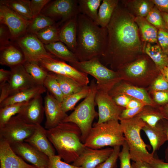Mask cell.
I'll return each mask as SVG.
<instances>
[{"mask_svg":"<svg viewBox=\"0 0 168 168\" xmlns=\"http://www.w3.org/2000/svg\"><path fill=\"white\" fill-rule=\"evenodd\" d=\"M36 125L27 124L17 115L0 127V138L10 144L24 141L34 132Z\"/></svg>","mask_w":168,"mask_h":168,"instance_id":"30bf717a","label":"cell"},{"mask_svg":"<svg viewBox=\"0 0 168 168\" xmlns=\"http://www.w3.org/2000/svg\"><path fill=\"white\" fill-rule=\"evenodd\" d=\"M29 0H1L0 4L4 5L15 12L26 20L33 19Z\"/></svg>","mask_w":168,"mask_h":168,"instance_id":"1f68e13d","label":"cell"},{"mask_svg":"<svg viewBox=\"0 0 168 168\" xmlns=\"http://www.w3.org/2000/svg\"><path fill=\"white\" fill-rule=\"evenodd\" d=\"M41 95L28 102L17 115L26 123L33 125L41 124L44 114Z\"/></svg>","mask_w":168,"mask_h":168,"instance_id":"ffe728a7","label":"cell"},{"mask_svg":"<svg viewBox=\"0 0 168 168\" xmlns=\"http://www.w3.org/2000/svg\"><path fill=\"white\" fill-rule=\"evenodd\" d=\"M108 93L112 97L119 94H126L138 100L146 106L159 107L144 88L129 84L122 80L116 84Z\"/></svg>","mask_w":168,"mask_h":168,"instance_id":"d6986e66","label":"cell"},{"mask_svg":"<svg viewBox=\"0 0 168 168\" xmlns=\"http://www.w3.org/2000/svg\"><path fill=\"white\" fill-rule=\"evenodd\" d=\"M31 21L6 6L0 4V23L8 28L13 40H16L26 33Z\"/></svg>","mask_w":168,"mask_h":168,"instance_id":"9a60e30c","label":"cell"},{"mask_svg":"<svg viewBox=\"0 0 168 168\" xmlns=\"http://www.w3.org/2000/svg\"><path fill=\"white\" fill-rule=\"evenodd\" d=\"M153 101L159 106L168 103V91H152Z\"/></svg>","mask_w":168,"mask_h":168,"instance_id":"f907efd6","label":"cell"},{"mask_svg":"<svg viewBox=\"0 0 168 168\" xmlns=\"http://www.w3.org/2000/svg\"><path fill=\"white\" fill-rule=\"evenodd\" d=\"M47 168V167H46V168Z\"/></svg>","mask_w":168,"mask_h":168,"instance_id":"03108f58","label":"cell"},{"mask_svg":"<svg viewBox=\"0 0 168 168\" xmlns=\"http://www.w3.org/2000/svg\"><path fill=\"white\" fill-rule=\"evenodd\" d=\"M46 91L44 86L36 85L9 96L0 103V108L11 104L28 102Z\"/></svg>","mask_w":168,"mask_h":168,"instance_id":"484cf974","label":"cell"},{"mask_svg":"<svg viewBox=\"0 0 168 168\" xmlns=\"http://www.w3.org/2000/svg\"><path fill=\"white\" fill-rule=\"evenodd\" d=\"M166 120V131L167 135V139L168 141V121ZM165 157L166 161L168 162V146L167 147V148L165 152Z\"/></svg>","mask_w":168,"mask_h":168,"instance_id":"6125c7cd","label":"cell"},{"mask_svg":"<svg viewBox=\"0 0 168 168\" xmlns=\"http://www.w3.org/2000/svg\"><path fill=\"white\" fill-rule=\"evenodd\" d=\"M10 68L11 75L9 81L0 85V103L11 96L38 85L27 72L23 64Z\"/></svg>","mask_w":168,"mask_h":168,"instance_id":"9c48e42d","label":"cell"},{"mask_svg":"<svg viewBox=\"0 0 168 168\" xmlns=\"http://www.w3.org/2000/svg\"><path fill=\"white\" fill-rule=\"evenodd\" d=\"M46 49L58 58L69 64L79 61L75 54L60 41L44 45Z\"/></svg>","mask_w":168,"mask_h":168,"instance_id":"f1b7e54d","label":"cell"},{"mask_svg":"<svg viewBox=\"0 0 168 168\" xmlns=\"http://www.w3.org/2000/svg\"><path fill=\"white\" fill-rule=\"evenodd\" d=\"M23 65L27 72L38 85H43L49 72L43 68L38 62L26 61Z\"/></svg>","mask_w":168,"mask_h":168,"instance_id":"e575fe53","label":"cell"},{"mask_svg":"<svg viewBox=\"0 0 168 168\" xmlns=\"http://www.w3.org/2000/svg\"><path fill=\"white\" fill-rule=\"evenodd\" d=\"M79 13L77 0H55L50 1L41 13L50 17L55 22L59 21V23L57 24L58 26L77 16Z\"/></svg>","mask_w":168,"mask_h":168,"instance_id":"8fae6325","label":"cell"},{"mask_svg":"<svg viewBox=\"0 0 168 168\" xmlns=\"http://www.w3.org/2000/svg\"><path fill=\"white\" fill-rule=\"evenodd\" d=\"M119 1L118 0H102L98 11L99 26L103 28L106 27Z\"/></svg>","mask_w":168,"mask_h":168,"instance_id":"4dcf8cb0","label":"cell"},{"mask_svg":"<svg viewBox=\"0 0 168 168\" xmlns=\"http://www.w3.org/2000/svg\"><path fill=\"white\" fill-rule=\"evenodd\" d=\"M24 142L32 145L48 157L55 155V149L47 137L46 129L41 124L36 125L34 132Z\"/></svg>","mask_w":168,"mask_h":168,"instance_id":"7402d4cb","label":"cell"},{"mask_svg":"<svg viewBox=\"0 0 168 168\" xmlns=\"http://www.w3.org/2000/svg\"><path fill=\"white\" fill-rule=\"evenodd\" d=\"M125 141L123 130L118 120L95 123L84 144L86 147L100 149L105 147L122 146Z\"/></svg>","mask_w":168,"mask_h":168,"instance_id":"8992f818","label":"cell"},{"mask_svg":"<svg viewBox=\"0 0 168 168\" xmlns=\"http://www.w3.org/2000/svg\"><path fill=\"white\" fill-rule=\"evenodd\" d=\"M135 18L119 3L106 27L107 46L99 60L105 66L110 65L113 70L116 71L144 54L146 43L142 39Z\"/></svg>","mask_w":168,"mask_h":168,"instance_id":"6da1fadb","label":"cell"},{"mask_svg":"<svg viewBox=\"0 0 168 168\" xmlns=\"http://www.w3.org/2000/svg\"><path fill=\"white\" fill-rule=\"evenodd\" d=\"M44 114L46 117L44 128L47 130L53 128L63 122L68 116L63 110L61 103L48 91L44 98Z\"/></svg>","mask_w":168,"mask_h":168,"instance_id":"e0dca14e","label":"cell"},{"mask_svg":"<svg viewBox=\"0 0 168 168\" xmlns=\"http://www.w3.org/2000/svg\"><path fill=\"white\" fill-rule=\"evenodd\" d=\"M122 80L136 86L151 85L160 73L150 57L144 53L135 60L119 68Z\"/></svg>","mask_w":168,"mask_h":168,"instance_id":"277c9868","label":"cell"},{"mask_svg":"<svg viewBox=\"0 0 168 168\" xmlns=\"http://www.w3.org/2000/svg\"><path fill=\"white\" fill-rule=\"evenodd\" d=\"M77 16L64 23L60 29L59 34L60 41L65 44L74 53L77 45Z\"/></svg>","mask_w":168,"mask_h":168,"instance_id":"d4e9b609","label":"cell"},{"mask_svg":"<svg viewBox=\"0 0 168 168\" xmlns=\"http://www.w3.org/2000/svg\"><path fill=\"white\" fill-rule=\"evenodd\" d=\"M113 148L95 149L87 147L72 165L82 168H95L110 155Z\"/></svg>","mask_w":168,"mask_h":168,"instance_id":"ac0fdd59","label":"cell"},{"mask_svg":"<svg viewBox=\"0 0 168 168\" xmlns=\"http://www.w3.org/2000/svg\"><path fill=\"white\" fill-rule=\"evenodd\" d=\"M106 27L97 25L86 16L79 13L77 19V45L74 53L79 61L100 58L107 46Z\"/></svg>","mask_w":168,"mask_h":168,"instance_id":"7a4b0ae2","label":"cell"},{"mask_svg":"<svg viewBox=\"0 0 168 168\" xmlns=\"http://www.w3.org/2000/svg\"><path fill=\"white\" fill-rule=\"evenodd\" d=\"M155 5L161 12L168 14V0H152Z\"/></svg>","mask_w":168,"mask_h":168,"instance_id":"db71d44e","label":"cell"},{"mask_svg":"<svg viewBox=\"0 0 168 168\" xmlns=\"http://www.w3.org/2000/svg\"><path fill=\"white\" fill-rule=\"evenodd\" d=\"M26 61L24 55L16 43L12 42L0 48V64L10 67L23 64Z\"/></svg>","mask_w":168,"mask_h":168,"instance_id":"cb8c5ba5","label":"cell"},{"mask_svg":"<svg viewBox=\"0 0 168 168\" xmlns=\"http://www.w3.org/2000/svg\"><path fill=\"white\" fill-rule=\"evenodd\" d=\"M163 119L160 121L154 127L146 124L142 130L145 132L152 147V153L159 149L165 142L168 140L166 122Z\"/></svg>","mask_w":168,"mask_h":168,"instance_id":"603a6c76","label":"cell"},{"mask_svg":"<svg viewBox=\"0 0 168 168\" xmlns=\"http://www.w3.org/2000/svg\"><path fill=\"white\" fill-rule=\"evenodd\" d=\"M55 74L63 95L64 98L80 91L85 86L71 77Z\"/></svg>","mask_w":168,"mask_h":168,"instance_id":"836d02e7","label":"cell"},{"mask_svg":"<svg viewBox=\"0 0 168 168\" xmlns=\"http://www.w3.org/2000/svg\"><path fill=\"white\" fill-rule=\"evenodd\" d=\"M90 89V85L86 86L80 91L64 98L61 103L63 111L66 113L72 110L80 100L85 98L87 96Z\"/></svg>","mask_w":168,"mask_h":168,"instance_id":"8d00e7d4","label":"cell"},{"mask_svg":"<svg viewBox=\"0 0 168 168\" xmlns=\"http://www.w3.org/2000/svg\"><path fill=\"white\" fill-rule=\"evenodd\" d=\"M112 98L114 101L118 105L125 108L129 102L133 97L126 94H121Z\"/></svg>","mask_w":168,"mask_h":168,"instance_id":"f5cc1de1","label":"cell"},{"mask_svg":"<svg viewBox=\"0 0 168 168\" xmlns=\"http://www.w3.org/2000/svg\"><path fill=\"white\" fill-rule=\"evenodd\" d=\"M122 5L132 15L145 17L155 5L152 0H122Z\"/></svg>","mask_w":168,"mask_h":168,"instance_id":"4316f807","label":"cell"},{"mask_svg":"<svg viewBox=\"0 0 168 168\" xmlns=\"http://www.w3.org/2000/svg\"><path fill=\"white\" fill-rule=\"evenodd\" d=\"M15 41L23 52L26 61L38 62L43 58L55 57L47 51L35 35L26 33Z\"/></svg>","mask_w":168,"mask_h":168,"instance_id":"4fadbf2b","label":"cell"},{"mask_svg":"<svg viewBox=\"0 0 168 168\" xmlns=\"http://www.w3.org/2000/svg\"><path fill=\"white\" fill-rule=\"evenodd\" d=\"M140 119L149 125L154 127L161 119L163 116L159 108L145 106L137 115Z\"/></svg>","mask_w":168,"mask_h":168,"instance_id":"d590c367","label":"cell"},{"mask_svg":"<svg viewBox=\"0 0 168 168\" xmlns=\"http://www.w3.org/2000/svg\"><path fill=\"white\" fill-rule=\"evenodd\" d=\"M11 33L7 27L0 23V48L12 42Z\"/></svg>","mask_w":168,"mask_h":168,"instance_id":"7dc6e473","label":"cell"},{"mask_svg":"<svg viewBox=\"0 0 168 168\" xmlns=\"http://www.w3.org/2000/svg\"><path fill=\"white\" fill-rule=\"evenodd\" d=\"M28 102L16 103L0 108V127L15 115L20 113Z\"/></svg>","mask_w":168,"mask_h":168,"instance_id":"60d3db41","label":"cell"},{"mask_svg":"<svg viewBox=\"0 0 168 168\" xmlns=\"http://www.w3.org/2000/svg\"><path fill=\"white\" fill-rule=\"evenodd\" d=\"M150 164L153 168H168V162H165L157 158H154Z\"/></svg>","mask_w":168,"mask_h":168,"instance_id":"9f6ffc18","label":"cell"},{"mask_svg":"<svg viewBox=\"0 0 168 168\" xmlns=\"http://www.w3.org/2000/svg\"><path fill=\"white\" fill-rule=\"evenodd\" d=\"M120 146L113 147V150L110 156L95 168H116L117 161L120 151Z\"/></svg>","mask_w":168,"mask_h":168,"instance_id":"7bdbcfd3","label":"cell"},{"mask_svg":"<svg viewBox=\"0 0 168 168\" xmlns=\"http://www.w3.org/2000/svg\"><path fill=\"white\" fill-rule=\"evenodd\" d=\"M145 18L149 23L158 29L166 28L161 12L155 5Z\"/></svg>","mask_w":168,"mask_h":168,"instance_id":"b9f144b4","label":"cell"},{"mask_svg":"<svg viewBox=\"0 0 168 168\" xmlns=\"http://www.w3.org/2000/svg\"><path fill=\"white\" fill-rule=\"evenodd\" d=\"M160 73L162 74L165 79L168 82V66L161 70Z\"/></svg>","mask_w":168,"mask_h":168,"instance_id":"94428289","label":"cell"},{"mask_svg":"<svg viewBox=\"0 0 168 168\" xmlns=\"http://www.w3.org/2000/svg\"><path fill=\"white\" fill-rule=\"evenodd\" d=\"M38 63L47 72L71 77L83 86L88 85L89 83L87 74L78 70L56 57L43 58L39 61Z\"/></svg>","mask_w":168,"mask_h":168,"instance_id":"7c38bea8","label":"cell"},{"mask_svg":"<svg viewBox=\"0 0 168 168\" xmlns=\"http://www.w3.org/2000/svg\"><path fill=\"white\" fill-rule=\"evenodd\" d=\"M145 106H142L133 109H124L121 112L119 118L120 119H127L133 118L137 115Z\"/></svg>","mask_w":168,"mask_h":168,"instance_id":"816d5d0a","label":"cell"},{"mask_svg":"<svg viewBox=\"0 0 168 168\" xmlns=\"http://www.w3.org/2000/svg\"><path fill=\"white\" fill-rule=\"evenodd\" d=\"M69 64L78 70L94 77L96 80L98 90L108 93L116 84L122 80L117 71L108 68L98 58L85 61H77Z\"/></svg>","mask_w":168,"mask_h":168,"instance_id":"ba28073f","label":"cell"},{"mask_svg":"<svg viewBox=\"0 0 168 168\" xmlns=\"http://www.w3.org/2000/svg\"><path fill=\"white\" fill-rule=\"evenodd\" d=\"M43 86L49 93L61 103L64 96L54 73L49 72Z\"/></svg>","mask_w":168,"mask_h":168,"instance_id":"ab89813d","label":"cell"},{"mask_svg":"<svg viewBox=\"0 0 168 168\" xmlns=\"http://www.w3.org/2000/svg\"><path fill=\"white\" fill-rule=\"evenodd\" d=\"M152 91H168V82L160 73L151 85Z\"/></svg>","mask_w":168,"mask_h":168,"instance_id":"bcb514c9","label":"cell"},{"mask_svg":"<svg viewBox=\"0 0 168 168\" xmlns=\"http://www.w3.org/2000/svg\"><path fill=\"white\" fill-rule=\"evenodd\" d=\"M46 132L58 155L68 163L74 162L86 147L81 141L80 130L74 123L63 122Z\"/></svg>","mask_w":168,"mask_h":168,"instance_id":"3957f363","label":"cell"},{"mask_svg":"<svg viewBox=\"0 0 168 168\" xmlns=\"http://www.w3.org/2000/svg\"><path fill=\"white\" fill-rule=\"evenodd\" d=\"M10 145L14 152L24 161L37 168L47 167L49 157L32 145L24 141Z\"/></svg>","mask_w":168,"mask_h":168,"instance_id":"2e32d148","label":"cell"},{"mask_svg":"<svg viewBox=\"0 0 168 168\" xmlns=\"http://www.w3.org/2000/svg\"><path fill=\"white\" fill-rule=\"evenodd\" d=\"M119 155L120 161V168H131V160L128 146L125 141Z\"/></svg>","mask_w":168,"mask_h":168,"instance_id":"f6af8a7d","label":"cell"},{"mask_svg":"<svg viewBox=\"0 0 168 168\" xmlns=\"http://www.w3.org/2000/svg\"><path fill=\"white\" fill-rule=\"evenodd\" d=\"M157 39L158 44L167 54L168 52V29L166 28L158 29Z\"/></svg>","mask_w":168,"mask_h":168,"instance_id":"c3c4849f","label":"cell"},{"mask_svg":"<svg viewBox=\"0 0 168 168\" xmlns=\"http://www.w3.org/2000/svg\"><path fill=\"white\" fill-rule=\"evenodd\" d=\"M89 85L90 89L87 96L63 121L72 123L78 126L81 131V141L83 143L92 127L94 119L98 116V113L95 109L96 105L95 97L97 89L94 79L91 80Z\"/></svg>","mask_w":168,"mask_h":168,"instance_id":"52a82bcc","label":"cell"},{"mask_svg":"<svg viewBox=\"0 0 168 168\" xmlns=\"http://www.w3.org/2000/svg\"><path fill=\"white\" fill-rule=\"evenodd\" d=\"M59 29L56 24L44 28L35 35L44 45L60 41Z\"/></svg>","mask_w":168,"mask_h":168,"instance_id":"74e56055","label":"cell"},{"mask_svg":"<svg viewBox=\"0 0 168 168\" xmlns=\"http://www.w3.org/2000/svg\"><path fill=\"white\" fill-rule=\"evenodd\" d=\"M95 100L98 108L97 123L112 120H119L120 115L125 108L118 105L108 92L97 90Z\"/></svg>","mask_w":168,"mask_h":168,"instance_id":"5bb4252c","label":"cell"},{"mask_svg":"<svg viewBox=\"0 0 168 168\" xmlns=\"http://www.w3.org/2000/svg\"><path fill=\"white\" fill-rule=\"evenodd\" d=\"M167 56H168V52L167 53Z\"/></svg>","mask_w":168,"mask_h":168,"instance_id":"e7e4bbea","label":"cell"},{"mask_svg":"<svg viewBox=\"0 0 168 168\" xmlns=\"http://www.w3.org/2000/svg\"><path fill=\"white\" fill-rule=\"evenodd\" d=\"M135 21L138 26L142 40L152 44H158V29L149 23L145 17H136Z\"/></svg>","mask_w":168,"mask_h":168,"instance_id":"f546056e","label":"cell"},{"mask_svg":"<svg viewBox=\"0 0 168 168\" xmlns=\"http://www.w3.org/2000/svg\"><path fill=\"white\" fill-rule=\"evenodd\" d=\"M61 158L58 155L49 157L47 168H82L75 166L63 161Z\"/></svg>","mask_w":168,"mask_h":168,"instance_id":"ee69618b","label":"cell"},{"mask_svg":"<svg viewBox=\"0 0 168 168\" xmlns=\"http://www.w3.org/2000/svg\"><path fill=\"white\" fill-rule=\"evenodd\" d=\"M144 53L152 59L160 72L165 67L168 66L167 55L158 44L146 43Z\"/></svg>","mask_w":168,"mask_h":168,"instance_id":"83f0119b","label":"cell"},{"mask_svg":"<svg viewBox=\"0 0 168 168\" xmlns=\"http://www.w3.org/2000/svg\"><path fill=\"white\" fill-rule=\"evenodd\" d=\"M161 13L165 22L166 28L168 29V14L162 12Z\"/></svg>","mask_w":168,"mask_h":168,"instance_id":"be15d7a7","label":"cell"},{"mask_svg":"<svg viewBox=\"0 0 168 168\" xmlns=\"http://www.w3.org/2000/svg\"><path fill=\"white\" fill-rule=\"evenodd\" d=\"M51 1L50 0H32L30 1V8L33 18L41 14V12Z\"/></svg>","mask_w":168,"mask_h":168,"instance_id":"681fc988","label":"cell"},{"mask_svg":"<svg viewBox=\"0 0 168 168\" xmlns=\"http://www.w3.org/2000/svg\"><path fill=\"white\" fill-rule=\"evenodd\" d=\"M11 75L10 70L0 69V85L4 84L9 81Z\"/></svg>","mask_w":168,"mask_h":168,"instance_id":"11a10c76","label":"cell"},{"mask_svg":"<svg viewBox=\"0 0 168 168\" xmlns=\"http://www.w3.org/2000/svg\"><path fill=\"white\" fill-rule=\"evenodd\" d=\"M159 109L162 114L163 119L168 121V103L164 105L159 107Z\"/></svg>","mask_w":168,"mask_h":168,"instance_id":"91938a15","label":"cell"},{"mask_svg":"<svg viewBox=\"0 0 168 168\" xmlns=\"http://www.w3.org/2000/svg\"><path fill=\"white\" fill-rule=\"evenodd\" d=\"M146 106L143 102L137 99L132 98L125 109H129Z\"/></svg>","mask_w":168,"mask_h":168,"instance_id":"6f0895ef","label":"cell"},{"mask_svg":"<svg viewBox=\"0 0 168 168\" xmlns=\"http://www.w3.org/2000/svg\"><path fill=\"white\" fill-rule=\"evenodd\" d=\"M131 168H153L151 165L143 161H133L131 164Z\"/></svg>","mask_w":168,"mask_h":168,"instance_id":"680465c9","label":"cell"},{"mask_svg":"<svg viewBox=\"0 0 168 168\" xmlns=\"http://www.w3.org/2000/svg\"><path fill=\"white\" fill-rule=\"evenodd\" d=\"M0 168H37L17 155L8 142L0 138Z\"/></svg>","mask_w":168,"mask_h":168,"instance_id":"44dd1931","label":"cell"},{"mask_svg":"<svg viewBox=\"0 0 168 168\" xmlns=\"http://www.w3.org/2000/svg\"><path fill=\"white\" fill-rule=\"evenodd\" d=\"M119 121L131 160L150 164L154 158V154L147 150V145L141 138L140 133L146 124L137 115L131 119Z\"/></svg>","mask_w":168,"mask_h":168,"instance_id":"5b68a950","label":"cell"},{"mask_svg":"<svg viewBox=\"0 0 168 168\" xmlns=\"http://www.w3.org/2000/svg\"><path fill=\"white\" fill-rule=\"evenodd\" d=\"M102 1V0H78L79 13L86 16L98 25V11Z\"/></svg>","mask_w":168,"mask_h":168,"instance_id":"d6a6232c","label":"cell"},{"mask_svg":"<svg viewBox=\"0 0 168 168\" xmlns=\"http://www.w3.org/2000/svg\"><path fill=\"white\" fill-rule=\"evenodd\" d=\"M56 24V22L51 18L40 14L33 18L28 26L26 33L35 35L44 28Z\"/></svg>","mask_w":168,"mask_h":168,"instance_id":"f35d334b","label":"cell"}]
</instances>
